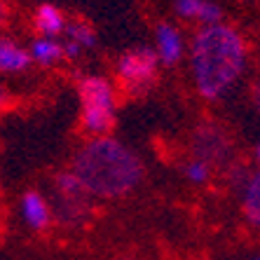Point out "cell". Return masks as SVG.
<instances>
[{
	"label": "cell",
	"instance_id": "obj_1",
	"mask_svg": "<svg viewBox=\"0 0 260 260\" xmlns=\"http://www.w3.org/2000/svg\"><path fill=\"white\" fill-rule=\"evenodd\" d=\"M248 63V45L230 24L200 26L190 47V73L194 89L206 101L223 99L242 80Z\"/></svg>",
	"mask_w": 260,
	"mask_h": 260
},
{
	"label": "cell",
	"instance_id": "obj_2",
	"mask_svg": "<svg viewBox=\"0 0 260 260\" xmlns=\"http://www.w3.org/2000/svg\"><path fill=\"white\" fill-rule=\"evenodd\" d=\"M71 171L91 200H122L139 188L145 176L143 159L113 136L87 141L73 155Z\"/></svg>",
	"mask_w": 260,
	"mask_h": 260
},
{
	"label": "cell",
	"instance_id": "obj_3",
	"mask_svg": "<svg viewBox=\"0 0 260 260\" xmlns=\"http://www.w3.org/2000/svg\"><path fill=\"white\" fill-rule=\"evenodd\" d=\"M80 96V124L82 132L89 134V139L110 136L115 127V87L103 75H85L78 82Z\"/></svg>",
	"mask_w": 260,
	"mask_h": 260
},
{
	"label": "cell",
	"instance_id": "obj_4",
	"mask_svg": "<svg viewBox=\"0 0 260 260\" xmlns=\"http://www.w3.org/2000/svg\"><path fill=\"white\" fill-rule=\"evenodd\" d=\"M115 75L120 85L129 94H145L159 75V61L152 47H134L127 49L115 61Z\"/></svg>",
	"mask_w": 260,
	"mask_h": 260
},
{
	"label": "cell",
	"instance_id": "obj_5",
	"mask_svg": "<svg viewBox=\"0 0 260 260\" xmlns=\"http://www.w3.org/2000/svg\"><path fill=\"white\" fill-rule=\"evenodd\" d=\"M232 155V141L225 134L223 127L213 122H206L194 129L192 134V157L204 159L211 167H223L230 162Z\"/></svg>",
	"mask_w": 260,
	"mask_h": 260
},
{
	"label": "cell",
	"instance_id": "obj_6",
	"mask_svg": "<svg viewBox=\"0 0 260 260\" xmlns=\"http://www.w3.org/2000/svg\"><path fill=\"white\" fill-rule=\"evenodd\" d=\"M232 183L239 190V200H242V211L248 225L258 228L260 225V176L258 169H232L230 174Z\"/></svg>",
	"mask_w": 260,
	"mask_h": 260
},
{
	"label": "cell",
	"instance_id": "obj_7",
	"mask_svg": "<svg viewBox=\"0 0 260 260\" xmlns=\"http://www.w3.org/2000/svg\"><path fill=\"white\" fill-rule=\"evenodd\" d=\"M155 56H157L159 66H176L181 63V59L185 56V40L183 33L176 28L174 24H162L155 26V47H152Z\"/></svg>",
	"mask_w": 260,
	"mask_h": 260
},
{
	"label": "cell",
	"instance_id": "obj_8",
	"mask_svg": "<svg viewBox=\"0 0 260 260\" xmlns=\"http://www.w3.org/2000/svg\"><path fill=\"white\" fill-rule=\"evenodd\" d=\"M19 211L24 223L28 225L33 232H43L52 225V204L47 202L43 192L38 190H28V192L21 194V204H19Z\"/></svg>",
	"mask_w": 260,
	"mask_h": 260
},
{
	"label": "cell",
	"instance_id": "obj_9",
	"mask_svg": "<svg viewBox=\"0 0 260 260\" xmlns=\"http://www.w3.org/2000/svg\"><path fill=\"white\" fill-rule=\"evenodd\" d=\"M174 10L181 19L200 21L202 26H211L223 21V10L213 0H176Z\"/></svg>",
	"mask_w": 260,
	"mask_h": 260
},
{
	"label": "cell",
	"instance_id": "obj_10",
	"mask_svg": "<svg viewBox=\"0 0 260 260\" xmlns=\"http://www.w3.org/2000/svg\"><path fill=\"white\" fill-rule=\"evenodd\" d=\"M52 216H56L63 225L78 228L87 223L91 216V200L89 197H80V200H66V197H56V206H52Z\"/></svg>",
	"mask_w": 260,
	"mask_h": 260
},
{
	"label": "cell",
	"instance_id": "obj_11",
	"mask_svg": "<svg viewBox=\"0 0 260 260\" xmlns=\"http://www.w3.org/2000/svg\"><path fill=\"white\" fill-rule=\"evenodd\" d=\"M30 63L33 61H30L28 49L24 45L14 43L10 38H0V73L17 75V73L28 71Z\"/></svg>",
	"mask_w": 260,
	"mask_h": 260
},
{
	"label": "cell",
	"instance_id": "obj_12",
	"mask_svg": "<svg viewBox=\"0 0 260 260\" xmlns=\"http://www.w3.org/2000/svg\"><path fill=\"white\" fill-rule=\"evenodd\" d=\"M33 26H36L38 36L40 38H59L63 36V28H66V17L56 5H38L36 14H33Z\"/></svg>",
	"mask_w": 260,
	"mask_h": 260
},
{
	"label": "cell",
	"instance_id": "obj_13",
	"mask_svg": "<svg viewBox=\"0 0 260 260\" xmlns=\"http://www.w3.org/2000/svg\"><path fill=\"white\" fill-rule=\"evenodd\" d=\"M30 61H36L40 66H54L63 59V47L59 38H40L38 36L28 47Z\"/></svg>",
	"mask_w": 260,
	"mask_h": 260
},
{
	"label": "cell",
	"instance_id": "obj_14",
	"mask_svg": "<svg viewBox=\"0 0 260 260\" xmlns=\"http://www.w3.org/2000/svg\"><path fill=\"white\" fill-rule=\"evenodd\" d=\"M63 40L80 47V52H85V49L96 47V30L91 28L89 24H85V21H66Z\"/></svg>",
	"mask_w": 260,
	"mask_h": 260
},
{
	"label": "cell",
	"instance_id": "obj_15",
	"mask_svg": "<svg viewBox=\"0 0 260 260\" xmlns=\"http://www.w3.org/2000/svg\"><path fill=\"white\" fill-rule=\"evenodd\" d=\"M54 194L56 197H66V200H80V197H89L82 188V183L75 178L71 169H63L54 176ZM91 200V197H89Z\"/></svg>",
	"mask_w": 260,
	"mask_h": 260
},
{
	"label": "cell",
	"instance_id": "obj_16",
	"mask_svg": "<svg viewBox=\"0 0 260 260\" xmlns=\"http://www.w3.org/2000/svg\"><path fill=\"white\" fill-rule=\"evenodd\" d=\"M181 171H183V176H185V181H188L190 185H206L213 176L211 164H206L204 159H197V157L185 159L183 167H181Z\"/></svg>",
	"mask_w": 260,
	"mask_h": 260
},
{
	"label": "cell",
	"instance_id": "obj_17",
	"mask_svg": "<svg viewBox=\"0 0 260 260\" xmlns=\"http://www.w3.org/2000/svg\"><path fill=\"white\" fill-rule=\"evenodd\" d=\"M7 103H10V94H7V89L3 85H0V110L5 108Z\"/></svg>",
	"mask_w": 260,
	"mask_h": 260
},
{
	"label": "cell",
	"instance_id": "obj_18",
	"mask_svg": "<svg viewBox=\"0 0 260 260\" xmlns=\"http://www.w3.org/2000/svg\"><path fill=\"white\" fill-rule=\"evenodd\" d=\"M5 19H7V7H5V3L0 0V24H5Z\"/></svg>",
	"mask_w": 260,
	"mask_h": 260
},
{
	"label": "cell",
	"instance_id": "obj_19",
	"mask_svg": "<svg viewBox=\"0 0 260 260\" xmlns=\"http://www.w3.org/2000/svg\"><path fill=\"white\" fill-rule=\"evenodd\" d=\"M251 260H260V258H251Z\"/></svg>",
	"mask_w": 260,
	"mask_h": 260
}]
</instances>
